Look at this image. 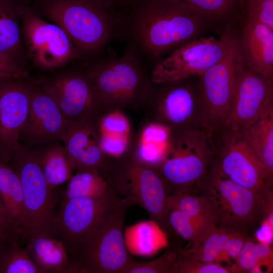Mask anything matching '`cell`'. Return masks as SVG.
<instances>
[{
    "mask_svg": "<svg viewBox=\"0 0 273 273\" xmlns=\"http://www.w3.org/2000/svg\"><path fill=\"white\" fill-rule=\"evenodd\" d=\"M222 35L225 42L224 55L199 76V109L202 125L208 134L223 126L243 62L239 37L230 30Z\"/></svg>",
    "mask_w": 273,
    "mask_h": 273,
    "instance_id": "5",
    "label": "cell"
},
{
    "mask_svg": "<svg viewBox=\"0 0 273 273\" xmlns=\"http://www.w3.org/2000/svg\"><path fill=\"white\" fill-rule=\"evenodd\" d=\"M1 78H28L29 73L27 69L12 63L0 53Z\"/></svg>",
    "mask_w": 273,
    "mask_h": 273,
    "instance_id": "41",
    "label": "cell"
},
{
    "mask_svg": "<svg viewBox=\"0 0 273 273\" xmlns=\"http://www.w3.org/2000/svg\"><path fill=\"white\" fill-rule=\"evenodd\" d=\"M124 239L129 254L141 256H151L167 245L161 227L151 219L124 227Z\"/></svg>",
    "mask_w": 273,
    "mask_h": 273,
    "instance_id": "26",
    "label": "cell"
},
{
    "mask_svg": "<svg viewBox=\"0 0 273 273\" xmlns=\"http://www.w3.org/2000/svg\"><path fill=\"white\" fill-rule=\"evenodd\" d=\"M239 43L245 64L263 76L272 78L273 30L246 18Z\"/></svg>",
    "mask_w": 273,
    "mask_h": 273,
    "instance_id": "20",
    "label": "cell"
},
{
    "mask_svg": "<svg viewBox=\"0 0 273 273\" xmlns=\"http://www.w3.org/2000/svg\"><path fill=\"white\" fill-rule=\"evenodd\" d=\"M217 262L207 263L191 258L177 250L171 273H230Z\"/></svg>",
    "mask_w": 273,
    "mask_h": 273,
    "instance_id": "36",
    "label": "cell"
},
{
    "mask_svg": "<svg viewBox=\"0 0 273 273\" xmlns=\"http://www.w3.org/2000/svg\"><path fill=\"white\" fill-rule=\"evenodd\" d=\"M119 197L112 186L101 197L64 199L60 209L55 212L50 234L63 243L69 255L113 207Z\"/></svg>",
    "mask_w": 273,
    "mask_h": 273,
    "instance_id": "14",
    "label": "cell"
},
{
    "mask_svg": "<svg viewBox=\"0 0 273 273\" xmlns=\"http://www.w3.org/2000/svg\"><path fill=\"white\" fill-rule=\"evenodd\" d=\"M21 28L28 60L37 69L59 70L80 55L67 33L41 17L31 4L22 16Z\"/></svg>",
    "mask_w": 273,
    "mask_h": 273,
    "instance_id": "11",
    "label": "cell"
},
{
    "mask_svg": "<svg viewBox=\"0 0 273 273\" xmlns=\"http://www.w3.org/2000/svg\"><path fill=\"white\" fill-rule=\"evenodd\" d=\"M184 80L151 82L139 108L145 114L146 121L164 125L172 132L193 129L196 114L200 115L198 98Z\"/></svg>",
    "mask_w": 273,
    "mask_h": 273,
    "instance_id": "12",
    "label": "cell"
},
{
    "mask_svg": "<svg viewBox=\"0 0 273 273\" xmlns=\"http://www.w3.org/2000/svg\"><path fill=\"white\" fill-rule=\"evenodd\" d=\"M209 134L197 129L172 132L162 162L156 168L170 194L203 185L209 174L212 152Z\"/></svg>",
    "mask_w": 273,
    "mask_h": 273,
    "instance_id": "6",
    "label": "cell"
},
{
    "mask_svg": "<svg viewBox=\"0 0 273 273\" xmlns=\"http://www.w3.org/2000/svg\"><path fill=\"white\" fill-rule=\"evenodd\" d=\"M272 78L250 69L243 62L223 126L241 133L273 105Z\"/></svg>",
    "mask_w": 273,
    "mask_h": 273,
    "instance_id": "15",
    "label": "cell"
},
{
    "mask_svg": "<svg viewBox=\"0 0 273 273\" xmlns=\"http://www.w3.org/2000/svg\"><path fill=\"white\" fill-rule=\"evenodd\" d=\"M0 196L20 237L24 223L21 185L15 169L1 158Z\"/></svg>",
    "mask_w": 273,
    "mask_h": 273,
    "instance_id": "27",
    "label": "cell"
},
{
    "mask_svg": "<svg viewBox=\"0 0 273 273\" xmlns=\"http://www.w3.org/2000/svg\"><path fill=\"white\" fill-rule=\"evenodd\" d=\"M206 21L171 0H143L135 13L133 30L140 48L158 57L198 38Z\"/></svg>",
    "mask_w": 273,
    "mask_h": 273,
    "instance_id": "1",
    "label": "cell"
},
{
    "mask_svg": "<svg viewBox=\"0 0 273 273\" xmlns=\"http://www.w3.org/2000/svg\"><path fill=\"white\" fill-rule=\"evenodd\" d=\"M171 133L164 125L145 121L129 151L140 162L156 168L164 158Z\"/></svg>",
    "mask_w": 273,
    "mask_h": 273,
    "instance_id": "25",
    "label": "cell"
},
{
    "mask_svg": "<svg viewBox=\"0 0 273 273\" xmlns=\"http://www.w3.org/2000/svg\"><path fill=\"white\" fill-rule=\"evenodd\" d=\"M225 51L222 34L219 39L200 37L185 42L153 66L150 74L151 81L161 83L199 76L217 62Z\"/></svg>",
    "mask_w": 273,
    "mask_h": 273,
    "instance_id": "13",
    "label": "cell"
},
{
    "mask_svg": "<svg viewBox=\"0 0 273 273\" xmlns=\"http://www.w3.org/2000/svg\"><path fill=\"white\" fill-rule=\"evenodd\" d=\"M39 152L38 148L20 145L10 161L21 185L24 223L20 238L26 241L38 234H50L55 212L54 190L44 176Z\"/></svg>",
    "mask_w": 273,
    "mask_h": 273,
    "instance_id": "7",
    "label": "cell"
},
{
    "mask_svg": "<svg viewBox=\"0 0 273 273\" xmlns=\"http://www.w3.org/2000/svg\"><path fill=\"white\" fill-rule=\"evenodd\" d=\"M103 1L108 5V4L111 3L112 2L114 1H116L117 0H103Z\"/></svg>",
    "mask_w": 273,
    "mask_h": 273,
    "instance_id": "47",
    "label": "cell"
},
{
    "mask_svg": "<svg viewBox=\"0 0 273 273\" xmlns=\"http://www.w3.org/2000/svg\"><path fill=\"white\" fill-rule=\"evenodd\" d=\"M19 235L10 219L0 196V241L9 242L19 240Z\"/></svg>",
    "mask_w": 273,
    "mask_h": 273,
    "instance_id": "39",
    "label": "cell"
},
{
    "mask_svg": "<svg viewBox=\"0 0 273 273\" xmlns=\"http://www.w3.org/2000/svg\"><path fill=\"white\" fill-rule=\"evenodd\" d=\"M240 134L262 166L266 185L271 187L273 176V105Z\"/></svg>",
    "mask_w": 273,
    "mask_h": 273,
    "instance_id": "23",
    "label": "cell"
},
{
    "mask_svg": "<svg viewBox=\"0 0 273 273\" xmlns=\"http://www.w3.org/2000/svg\"><path fill=\"white\" fill-rule=\"evenodd\" d=\"M111 183L119 197L143 207L161 228L167 226L170 192L156 168L136 160L129 150L117 159Z\"/></svg>",
    "mask_w": 273,
    "mask_h": 273,
    "instance_id": "8",
    "label": "cell"
},
{
    "mask_svg": "<svg viewBox=\"0 0 273 273\" xmlns=\"http://www.w3.org/2000/svg\"><path fill=\"white\" fill-rule=\"evenodd\" d=\"M87 68L108 111L139 109L151 81L134 50L129 49L118 58L100 61Z\"/></svg>",
    "mask_w": 273,
    "mask_h": 273,
    "instance_id": "4",
    "label": "cell"
},
{
    "mask_svg": "<svg viewBox=\"0 0 273 273\" xmlns=\"http://www.w3.org/2000/svg\"><path fill=\"white\" fill-rule=\"evenodd\" d=\"M255 247L256 243L248 238L235 259V263L232 264L230 267H227L230 272H249L254 266L258 264Z\"/></svg>",
    "mask_w": 273,
    "mask_h": 273,
    "instance_id": "37",
    "label": "cell"
},
{
    "mask_svg": "<svg viewBox=\"0 0 273 273\" xmlns=\"http://www.w3.org/2000/svg\"><path fill=\"white\" fill-rule=\"evenodd\" d=\"M132 205L119 197L78 243L69 256L79 273H123L132 258L124 239L125 216Z\"/></svg>",
    "mask_w": 273,
    "mask_h": 273,
    "instance_id": "2",
    "label": "cell"
},
{
    "mask_svg": "<svg viewBox=\"0 0 273 273\" xmlns=\"http://www.w3.org/2000/svg\"><path fill=\"white\" fill-rule=\"evenodd\" d=\"M0 273H44L18 240L7 242L0 260Z\"/></svg>",
    "mask_w": 273,
    "mask_h": 273,
    "instance_id": "32",
    "label": "cell"
},
{
    "mask_svg": "<svg viewBox=\"0 0 273 273\" xmlns=\"http://www.w3.org/2000/svg\"><path fill=\"white\" fill-rule=\"evenodd\" d=\"M250 273H262L263 270L261 269V267L258 264L254 266L250 271Z\"/></svg>",
    "mask_w": 273,
    "mask_h": 273,
    "instance_id": "45",
    "label": "cell"
},
{
    "mask_svg": "<svg viewBox=\"0 0 273 273\" xmlns=\"http://www.w3.org/2000/svg\"><path fill=\"white\" fill-rule=\"evenodd\" d=\"M190 190L170 194L167 200L169 211L179 210L205 227L217 226L216 209L207 194L198 196L191 194Z\"/></svg>",
    "mask_w": 273,
    "mask_h": 273,
    "instance_id": "28",
    "label": "cell"
},
{
    "mask_svg": "<svg viewBox=\"0 0 273 273\" xmlns=\"http://www.w3.org/2000/svg\"><path fill=\"white\" fill-rule=\"evenodd\" d=\"M7 243L0 241V260Z\"/></svg>",
    "mask_w": 273,
    "mask_h": 273,
    "instance_id": "46",
    "label": "cell"
},
{
    "mask_svg": "<svg viewBox=\"0 0 273 273\" xmlns=\"http://www.w3.org/2000/svg\"><path fill=\"white\" fill-rule=\"evenodd\" d=\"M229 132L213 168L225 178L268 198L272 193L260 163L240 133Z\"/></svg>",
    "mask_w": 273,
    "mask_h": 273,
    "instance_id": "18",
    "label": "cell"
},
{
    "mask_svg": "<svg viewBox=\"0 0 273 273\" xmlns=\"http://www.w3.org/2000/svg\"><path fill=\"white\" fill-rule=\"evenodd\" d=\"M226 255L229 259H235L247 240V233L244 231L228 232Z\"/></svg>",
    "mask_w": 273,
    "mask_h": 273,
    "instance_id": "40",
    "label": "cell"
},
{
    "mask_svg": "<svg viewBox=\"0 0 273 273\" xmlns=\"http://www.w3.org/2000/svg\"><path fill=\"white\" fill-rule=\"evenodd\" d=\"M70 121L36 79H32L28 113L20 144L30 147L61 141Z\"/></svg>",
    "mask_w": 273,
    "mask_h": 273,
    "instance_id": "17",
    "label": "cell"
},
{
    "mask_svg": "<svg viewBox=\"0 0 273 273\" xmlns=\"http://www.w3.org/2000/svg\"><path fill=\"white\" fill-rule=\"evenodd\" d=\"M39 160L46 181L52 190L68 181L73 175V168L68 154L64 145L58 141L40 149Z\"/></svg>",
    "mask_w": 273,
    "mask_h": 273,
    "instance_id": "29",
    "label": "cell"
},
{
    "mask_svg": "<svg viewBox=\"0 0 273 273\" xmlns=\"http://www.w3.org/2000/svg\"><path fill=\"white\" fill-rule=\"evenodd\" d=\"M64 68L35 79L68 119L97 124L108 110L87 68Z\"/></svg>",
    "mask_w": 273,
    "mask_h": 273,
    "instance_id": "9",
    "label": "cell"
},
{
    "mask_svg": "<svg viewBox=\"0 0 273 273\" xmlns=\"http://www.w3.org/2000/svg\"><path fill=\"white\" fill-rule=\"evenodd\" d=\"M168 225L180 237L191 242V244L205 232L215 226L205 227L176 209H169L167 218Z\"/></svg>",
    "mask_w": 273,
    "mask_h": 273,
    "instance_id": "34",
    "label": "cell"
},
{
    "mask_svg": "<svg viewBox=\"0 0 273 273\" xmlns=\"http://www.w3.org/2000/svg\"><path fill=\"white\" fill-rule=\"evenodd\" d=\"M27 241L25 249L44 273H79L63 243L50 234H38Z\"/></svg>",
    "mask_w": 273,
    "mask_h": 273,
    "instance_id": "22",
    "label": "cell"
},
{
    "mask_svg": "<svg viewBox=\"0 0 273 273\" xmlns=\"http://www.w3.org/2000/svg\"><path fill=\"white\" fill-rule=\"evenodd\" d=\"M206 20L220 21L242 9V0H171Z\"/></svg>",
    "mask_w": 273,
    "mask_h": 273,
    "instance_id": "31",
    "label": "cell"
},
{
    "mask_svg": "<svg viewBox=\"0 0 273 273\" xmlns=\"http://www.w3.org/2000/svg\"><path fill=\"white\" fill-rule=\"evenodd\" d=\"M177 250L167 249L159 257L147 261H139L132 257L123 273H171Z\"/></svg>",
    "mask_w": 273,
    "mask_h": 273,
    "instance_id": "35",
    "label": "cell"
},
{
    "mask_svg": "<svg viewBox=\"0 0 273 273\" xmlns=\"http://www.w3.org/2000/svg\"><path fill=\"white\" fill-rule=\"evenodd\" d=\"M217 214V226L224 231H244L254 226L265 216V198L222 176L213 167L203 184Z\"/></svg>",
    "mask_w": 273,
    "mask_h": 273,
    "instance_id": "10",
    "label": "cell"
},
{
    "mask_svg": "<svg viewBox=\"0 0 273 273\" xmlns=\"http://www.w3.org/2000/svg\"><path fill=\"white\" fill-rule=\"evenodd\" d=\"M97 131L101 147L109 156L118 159L129 150L132 141L130 125L122 110L104 113L98 121Z\"/></svg>",
    "mask_w": 273,
    "mask_h": 273,
    "instance_id": "24",
    "label": "cell"
},
{
    "mask_svg": "<svg viewBox=\"0 0 273 273\" xmlns=\"http://www.w3.org/2000/svg\"><path fill=\"white\" fill-rule=\"evenodd\" d=\"M255 237L258 242L270 245L272 243L273 228L265 219L260 227L255 232Z\"/></svg>",
    "mask_w": 273,
    "mask_h": 273,
    "instance_id": "43",
    "label": "cell"
},
{
    "mask_svg": "<svg viewBox=\"0 0 273 273\" xmlns=\"http://www.w3.org/2000/svg\"><path fill=\"white\" fill-rule=\"evenodd\" d=\"M31 0H0V53L12 63L27 69L21 19Z\"/></svg>",
    "mask_w": 273,
    "mask_h": 273,
    "instance_id": "21",
    "label": "cell"
},
{
    "mask_svg": "<svg viewBox=\"0 0 273 273\" xmlns=\"http://www.w3.org/2000/svg\"><path fill=\"white\" fill-rule=\"evenodd\" d=\"M220 229L214 226L202 235L187 250L179 249L183 254L203 262H216L220 248Z\"/></svg>",
    "mask_w": 273,
    "mask_h": 273,
    "instance_id": "33",
    "label": "cell"
},
{
    "mask_svg": "<svg viewBox=\"0 0 273 273\" xmlns=\"http://www.w3.org/2000/svg\"><path fill=\"white\" fill-rule=\"evenodd\" d=\"M103 0H32L43 18L61 28L80 53L99 50L108 41L112 24Z\"/></svg>",
    "mask_w": 273,
    "mask_h": 273,
    "instance_id": "3",
    "label": "cell"
},
{
    "mask_svg": "<svg viewBox=\"0 0 273 273\" xmlns=\"http://www.w3.org/2000/svg\"><path fill=\"white\" fill-rule=\"evenodd\" d=\"M244 12L246 18L260 23L273 30V0H258Z\"/></svg>",
    "mask_w": 273,
    "mask_h": 273,
    "instance_id": "38",
    "label": "cell"
},
{
    "mask_svg": "<svg viewBox=\"0 0 273 273\" xmlns=\"http://www.w3.org/2000/svg\"><path fill=\"white\" fill-rule=\"evenodd\" d=\"M258 0H242V9L244 12L245 10L252 4Z\"/></svg>",
    "mask_w": 273,
    "mask_h": 273,
    "instance_id": "44",
    "label": "cell"
},
{
    "mask_svg": "<svg viewBox=\"0 0 273 273\" xmlns=\"http://www.w3.org/2000/svg\"><path fill=\"white\" fill-rule=\"evenodd\" d=\"M68 182L64 199L101 197L113 186L106 178L93 171L76 172Z\"/></svg>",
    "mask_w": 273,
    "mask_h": 273,
    "instance_id": "30",
    "label": "cell"
},
{
    "mask_svg": "<svg viewBox=\"0 0 273 273\" xmlns=\"http://www.w3.org/2000/svg\"><path fill=\"white\" fill-rule=\"evenodd\" d=\"M61 141L75 173L96 171L111 183L117 159L102 150L97 124L70 120Z\"/></svg>",
    "mask_w": 273,
    "mask_h": 273,
    "instance_id": "19",
    "label": "cell"
},
{
    "mask_svg": "<svg viewBox=\"0 0 273 273\" xmlns=\"http://www.w3.org/2000/svg\"><path fill=\"white\" fill-rule=\"evenodd\" d=\"M32 79L0 77V158L8 163L20 146Z\"/></svg>",
    "mask_w": 273,
    "mask_h": 273,
    "instance_id": "16",
    "label": "cell"
},
{
    "mask_svg": "<svg viewBox=\"0 0 273 273\" xmlns=\"http://www.w3.org/2000/svg\"><path fill=\"white\" fill-rule=\"evenodd\" d=\"M256 252L258 257V264L261 267L265 266L266 271L270 272L272 270V251L269 244L258 242L256 243Z\"/></svg>",
    "mask_w": 273,
    "mask_h": 273,
    "instance_id": "42",
    "label": "cell"
}]
</instances>
